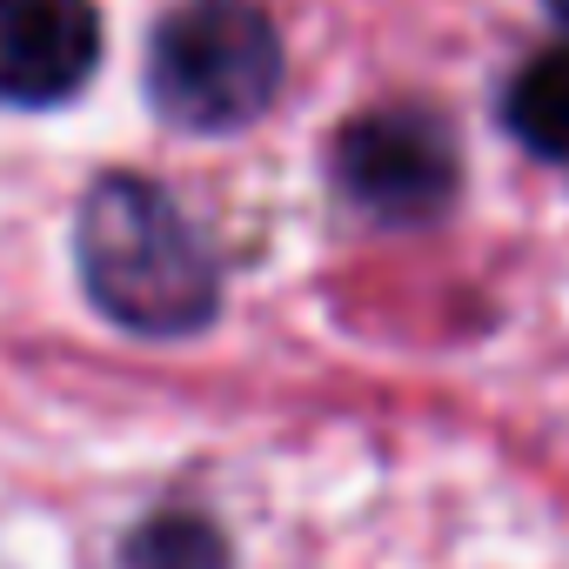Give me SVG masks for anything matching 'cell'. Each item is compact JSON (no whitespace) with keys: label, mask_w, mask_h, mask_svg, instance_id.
<instances>
[{"label":"cell","mask_w":569,"mask_h":569,"mask_svg":"<svg viewBox=\"0 0 569 569\" xmlns=\"http://www.w3.org/2000/svg\"><path fill=\"white\" fill-rule=\"evenodd\" d=\"M74 254L94 309L134 336H194L221 302V274L201 228L174 208L168 188L134 174H108L88 188Z\"/></svg>","instance_id":"cell-1"},{"label":"cell","mask_w":569,"mask_h":569,"mask_svg":"<svg viewBox=\"0 0 569 569\" xmlns=\"http://www.w3.org/2000/svg\"><path fill=\"white\" fill-rule=\"evenodd\" d=\"M281 88V34L248 0H194L148 48V94L188 134L248 128Z\"/></svg>","instance_id":"cell-2"},{"label":"cell","mask_w":569,"mask_h":569,"mask_svg":"<svg viewBox=\"0 0 569 569\" xmlns=\"http://www.w3.org/2000/svg\"><path fill=\"white\" fill-rule=\"evenodd\" d=\"M336 181L382 221H429L456 194V141L422 108H376L342 128Z\"/></svg>","instance_id":"cell-3"},{"label":"cell","mask_w":569,"mask_h":569,"mask_svg":"<svg viewBox=\"0 0 569 569\" xmlns=\"http://www.w3.org/2000/svg\"><path fill=\"white\" fill-rule=\"evenodd\" d=\"M101 61L94 0H0V101L54 108L88 88Z\"/></svg>","instance_id":"cell-4"},{"label":"cell","mask_w":569,"mask_h":569,"mask_svg":"<svg viewBox=\"0 0 569 569\" xmlns=\"http://www.w3.org/2000/svg\"><path fill=\"white\" fill-rule=\"evenodd\" d=\"M509 128L529 154L569 161V48L536 54L509 88Z\"/></svg>","instance_id":"cell-5"},{"label":"cell","mask_w":569,"mask_h":569,"mask_svg":"<svg viewBox=\"0 0 569 569\" xmlns=\"http://www.w3.org/2000/svg\"><path fill=\"white\" fill-rule=\"evenodd\" d=\"M134 569H221V536L194 516H161L128 549Z\"/></svg>","instance_id":"cell-6"},{"label":"cell","mask_w":569,"mask_h":569,"mask_svg":"<svg viewBox=\"0 0 569 569\" xmlns=\"http://www.w3.org/2000/svg\"><path fill=\"white\" fill-rule=\"evenodd\" d=\"M549 8H556V21H569V0H549Z\"/></svg>","instance_id":"cell-7"}]
</instances>
